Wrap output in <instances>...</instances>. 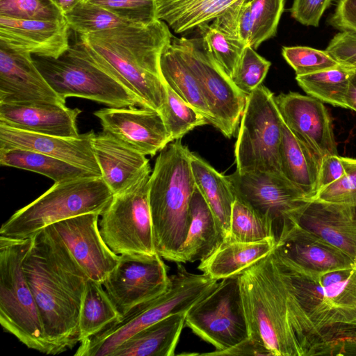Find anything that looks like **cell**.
Listing matches in <instances>:
<instances>
[{
  "mask_svg": "<svg viewBox=\"0 0 356 356\" xmlns=\"http://www.w3.org/2000/svg\"><path fill=\"white\" fill-rule=\"evenodd\" d=\"M22 268L51 355L72 349L80 342L79 314L89 277L51 225L31 236Z\"/></svg>",
  "mask_w": 356,
  "mask_h": 356,
  "instance_id": "obj_1",
  "label": "cell"
},
{
  "mask_svg": "<svg viewBox=\"0 0 356 356\" xmlns=\"http://www.w3.org/2000/svg\"><path fill=\"white\" fill-rule=\"evenodd\" d=\"M238 280L249 337L273 356H309L319 331L284 280L273 251Z\"/></svg>",
  "mask_w": 356,
  "mask_h": 356,
  "instance_id": "obj_2",
  "label": "cell"
},
{
  "mask_svg": "<svg viewBox=\"0 0 356 356\" xmlns=\"http://www.w3.org/2000/svg\"><path fill=\"white\" fill-rule=\"evenodd\" d=\"M172 38L168 24L157 19L79 35L78 42L114 72L147 108L161 112L166 86L160 60Z\"/></svg>",
  "mask_w": 356,
  "mask_h": 356,
  "instance_id": "obj_3",
  "label": "cell"
},
{
  "mask_svg": "<svg viewBox=\"0 0 356 356\" xmlns=\"http://www.w3.org/2000/svg\"><path fill=\"white\" fill-rule=\"evenodd\" d=\"M191 152L180 140L168 143L155 161L149 180V201L157 253L177 263L189 225V206L196 186Z\"/></svg>",
  "mask_w": 356,
  "mask_h": 356,
  "instance_id": "obj_4",
  "label": "cell"
},
{
  "mask_svg": "<svg viewBox=\"0 0 356 356\" xmlns=\"http://www.w3.org/2000/svg\"><path fill=\"white\" fill-rule=\"evenodd\" d=\"M176 273L170 276L168 289L158 297L140 303L97 334L81 342L76 356H111L123 342L142 329L174 314L186 312L209 295L218 280L188 271L177 263Z\"/></svg>",
  "mask_w": 356,
  "mask_h": 356,
  "instance_id": "obj_5",
  "label": "cell"
},
{
  "mask_svg": "<svg viewBox=\"0 0 356 356\" xmlns=\"http://www.w3.org/2000/svg\"><path fill=\"white\" fill-rule=\"evenodd\" d=\"M34 62L58 97H76L109 107L147 105L108 67L92 57L79 42L58 58L33 57Z\"/></svg>",
  "mask_w": 356,
  "mask_h": 356,
  "instance_id": "obj_6",
  "label": "cell"
},
{
  "mask_svg": "<svg viewBox=\"0 0 356 356\" xmlns=\"http://www.w3.org/2000/svg\"><path fill=\"white\" fill-rule=\"evenodd\" d=\"M113 193L102 176L54 184L37 199L15 211L0 229V236L27 238L58 221L88 213L100 216Z\"/></svg>",
  "mask_w": 356,
  "mask_h": 356,
  "instance_id": "obj_7",
  "label": "cell"
},
{
  "mask_svg": "<svg viewBox=\"0 0 356 356\" xmlns=\"http://www.w3.org/2000/svg\"><path fill=\"white\" fill-rule=\"evenodd\" d=\"M31 237L0 236V323L27 348L51 355L38 307L22 265Z\"/></svg>",
  "mask_w": 356,
  "mask_h": 356,
  "instance_id": "obj_8",
  "label": "cell"
},
{
  "mask_svg": "<svg viewBox=\"0 0 356 356\" xmlns=\"http://www.w3.org/2000/svg\"><path fill=\"white\" fill-rule=\"evenodd\" d=\"M273 254L284 280L319 332L334 323L356 322V267L309 274Z\"/></svg>",
  "mask_w": 356,
  "mask_h": 356,
  "instance_id": "obj_9",
  "label": "cell"
},
{
  "mask_svg": "<svg viewBox=\"0 0 356 356\" xmlns=\"http://www.w3.org/2000/svg\"><path fill=\"white\" fill-rule=\"evenodd\" d=\"M283 120L273 93L259 85L247 95L234 145L236 171L281 175Z\"/></svg>",
  "mask_w": 356,
  "mask_h": 356,
  "instance_id": "obj_10",
  "label": "cell"
},
{
  "mask_svg": "<svg viewBox=\"0 0 356 356\" xmlns=\"http://www.w3.org/2000/svg\"><path fill=\"white\" fill-rule=\"evenodd\" d=\"M150 172L113 199L99 222L101 235L116 254H157L149 201Z\"/></svg>",
  "mask_w": 356,
  "mask_h": 356,
  "instance_id": "obj_11",
  "label": "cell"
},
{
  "mask_svg": "<svg viewBox=\"0 0 356 356\" xmlns=\"http://www.w3.org/2000/svg\"><path fill=\"white\" fill-rule=\"evenodd\" d=\"M171 44L196 78L212 116V125L225 137L236 131L247 95L205 51L201 38H174Z\"/></svg>",
  "mask_w": 356,
  "mask_h": 356,
  "instance_id": "obj_12",
  "label": "cell"
},
{
  "mask_svg": "<svg viewBox=\"0 0 356 356\" xmlns=\"http://www.w3.org/2000/svg\"><path fill=\"white\" fill-rule=\"evenodd\" d=\"M185 325L204 341L221 351L249 337L238 275L218 283L186 314Z\"/></svg>",
  "mask_w": 356,
  "mask_h": 356,
  "instance_id": "obj_13",
  "label": "cell"
},
{
  "mask_svg": "<svg viewBox=\"0 0 356 356\" xmlns=\"http://www.w3.org/2000/svg\"><path fill=\"white\" fill-rule=\"evenodd\" d=\"M227 177L236 197L271 223L276 243L297 225L307 199L283 175L235 171Z\"/></svg>",
  "mask_w": 356,
  "mask_h": 356,
  "instance_id": "obj_14",
  "label": "cell"
},
{
  "mask_svg": "<svg viewBox=\"0 0 356 356\" xmlns=\"http://www.w3.org/2000/svg\"><path fill=\"white\" fill-rule=\"evenodd\" d=\"M169 282L167 266L159 254H123L103 286L123 316L134 307L164 293Z\"/></svg>",
  "mask_w": 356,
  "mask_h": 356,
  "instance_id": "obj_15",
  "label": "cell"
},
{
  "mask_svg": "<svg viewBox=\"0 0 356 356\" xmlns=\"http://www.w3.org/2000/svg\"><path fill=\"white\" fill-rule=\"evenodd\" d=\"M275 101L286 126L316 155L338 154L332 119L323 102L292 92L275 96Z\"/></svg>",
  "mask_w": 356,
  "mask_h": 356,
  "instance_id": "obj_16",
  "label": "cell"
},
{
  "mask_svg": "<svg viewBox=\"0 0 356 356\" xmlns=\"http://www.w3.org/2000/svg\"><path fill=\"white\" fill-rule=\"evenodd\" d=\"M99 214L88 213L51 225L88 277L102 283L117 265L120 255L104 241Z\"/></svg>",
  "mask_w": 356,
  "mask_h": 356,
  "instance_id": "obj_17",
  "label": "cell"
},
{
  "mask_svg": "<svg viewBox=\"0 0 356 356\" xmlns=\"http://www.w3.org/2000/svg\"><path fill=\"white\" fill-rule=\"evenodd\" d=\"M103 131L145 156H154L171 143L160 112L147 108L109 107L98 110Z\"/></svg>",
  "mask_w": 356,
  "mask_h": 356,
  "instance_id": "obj_18",
  "label": "cell"
},
{
  "mask_svg": "<svg viewBox=\"0 0 356 356\" xmlns=\"http://www.w3.org/2000/svg\"><path fill=\"white\" fill-rule=\"evenodd\" d=\"M93 131L76 137L37 134L0 124V149L21 148L42 153L102 176L93 148Z\"/></svg>",
  "mask_w": 356,
  "mask_h": 356,
  "instance_id": "obj_19",
  "label": "cell"
},
{
  "mask_svg": "<svg viewBox=\"0 0 356 356\" xmlns=\"http://www.w3.org/2000/svg\"><path fill=\"white\" fill-rule=\"evenodd\" d=\"M65 19L44 21L0 17V47L36 56L58 58L69 44Z\"/></svg>",
  "mask_w": 356,
  "mask_h": 356,
  "instance_id": "obj_20",
  "label": "cell"
},
{
  "mask_svg": "<svg viewBox=\"0 0 356 356\" xmlns=\"http://www.w3.org/2000/svg\"><path fill=\"white\" fill-rule=\"evenodd\" d=\"M273 252L287 264L309 274L356 267L341 250L298 225L277 241Z\"/></svg>",
  "mask_w": 356,
  "mask_h": 356,
  "instance_id": "obj_21",
  "label": "cell"
},
{
  "mask_svg": "<svg viewBox=\"0 0 356 356\" xmlns=\"http://www.w3.org/2000/svg\"><path fill=\"white\" fill-rule=\"evenodd\" d=\"M65 104L36 66L31 54L0 47V104Z\"/></svg>",
  "mask_w": 356,
  "mask_h": 356,
  "instance_id": "obj_22",
  "label": "cell"
},
{
  "mask_svg": "<svg viewBox=\"0 0 356 356\" xmlns=\"http://www.w3.org/2000/svg\"><path fill=\"white\" fill-rule=\"evenodd\" d=\"M297 225L341 250L356 264V205L307 200Z\"/></svg>",
  "mask_w": 356,
  "mask_h": 356,
  "instance_id": "obj_23",
  "label": "cell"
},
{
  "mask_svg": "<svg viewBox=\"0 0 356 356\" xmlns=\"http://www.w3.org/2000/svg\"><path fill=\"white\" fill-rule=\"evenodd\" d=\"M81 113L58 102L0 104V124L37 134L76 137Z\"/></svg>",
  "mask_w": 356,
  "mask_h": 356,
  "instance_id": "obj_24",
  "label": "cell"
},
{
  "mask_svg": "<svg viewBox=\"0 0 356 356\" xmlns=\"http://www.w3.org/2000/svg\"><path fill=\"white\" fill-rule=\"evenodd\" d=\"M92 143L102 177L113 195L151 171L145 155L107 132L95 134Z\"/></svg>",
  "mask_w": 356,
  "mask_h": 356,
  "instance_id": "obj_25",
  "label": "cell"
},
{
  "mask_svg": "<svg viewBox=\"0 0 356 356\" xmlns=\"http://www.w3.org/2000/svg\"><path fill=\"white\" fill-rule=\"evenodd\" d=\"M223 241L216 218L196 186L190 202L188 228L179 250L177 263L202 261Z\"/></svg>",
  "mask_w": 356,
  "mask_h": 356,
  "instance_id": "obj_26",
  "label": "cell"
},
{
  "mask_svg": "<svg viewBox=\"0 0 356 356\" xmlns=\"http://www.w3.org/2000/svg\"><path fill=\"white\" fill-rule=\"evenodd\" d=\"M274 238L257 242L223 241L200 261L198 270L216 280L237 276L269 254L276 245Z\"/></svg>",
  "mask_w": 356,
  "mask_h": 356,
  "instance_id": "obj_27",
  "label": "cell"
},
{
  "mask_svg": "<svg viewBox=\"0 0 356 356\" xmlns=\"http://www.w3.org/2000/svg\"><path fill=\"white\" fill-rule=\"evenodd\" d=\"M322 159L300 142L283 122L280 147V164L282 175L312 199L318 191Z\"/></svg>",
  "mask_w": 356,
  "mask_h": 356,
  "instance_id": "obj_28",
  "label": "cell"
},
{
  "mask_svg": "<svg viewBox=\"0 0 356 356\" xmlns=\"http://www.w3.org/2000/svg\"><path fill=\"white\" fill-rule=\"evenodd\" d=\"M186 312L172 314L142 329L120 345L111 356L175 355Z\"/></svg>",
  "mask_w": 356,
  "mask_h": 356,
  "instance_id": "obj_29",
  "label": "cell"
},
{
  "mask_svg": "<svg viewBox=\"0 0 356 356\" xmlns=\"http://www.w3.org/2000/svg\"><path fill=\"white\" fill-rule=\"evenodd\" d=\"M191 165L195 184L216 217L225 240L229 232L232 211L236 200L232 186L227 175L218 172L192 152Z\"/></svg>",
  "mask_w": 356,
  "mask_h": 356,
  "instance_id": "obj_30",
  "label": "cell"
},
{
  "mask_svg": "<svg viewBox=\"0 0 356 356\" xmlns=\"http://www.w3.org/2000/svg\"><path fill=\"white\" fill-rule=\"evenodd\" d=\"M241 0H156V18L176 33L214 20Z\"/></svg>",
  "mask_w": 356,
  "mask_h": 356,
  "instance_id": "obj_31",
  "label": "cell"
},
{
  "mask_svg": "<svg viewBox=\"0 0 356 356\" xmlns=\"http://www.w3.org/2000/svg\"><path fill=\"white\" fill-rule=\"evenodd\" d=\"M0 164L39 173L54 183L99 176L57 158L21 148L0 149Z\"/></svg>",
  "mask_w": 356,
  "mask_h": 356,
  "instance_id": "obj_32",
  "label": "cell"
},
{
  "mask_svg": "<svg viewBox=\"0 0 356 356\" xmlns=\"http://www.w3.org/2000/svg\"><path fill=\"white\" fill-rule=\"evenodd\" d=\"M160 67L165 83L212 124V116L199 83L171 44L161 55Z\"/></svg>",
  "mask_w": 356,
  "mask_h": 356,
  "instance_id": "obj_33",
  "label": "cell"
},
{
  "mask_svg": "<svg viewBox=\"0 0 356 356\" xmlns=\"http://www.w3.org/2000/svg\"><path fill=\"white\" fill-rule=\"evenodd\" d=\"M103 286L102 283L90 278L86 282L79 320L80 342L122 317Z\"/></svg>",
  "mask_w": 356,
  "mask_h": 356,
  "instance_id": "obj_34",
  "label": "cell"
},
{
  "mask_svg": "<svg viewBox=\"0 0 356 356\" xmlns=\"http://www.w3.org/2000/svg\"><path fill=\"white\" fill-rule=\"evenodd\" d=\"M350 73L351 69L339 65L296 76V80L308 95L332 106L346 108L345 99Z\"/></svg>",
  "mask_w": 356,
  "mask_h": 356,
  "instance_id": "obj_35",
  "label": "cell"
},
{
  "mask_svg": "<svg viewBox=\"0 0 356 356\" xmlns=\"http://www.w3.org/2000/svg\"><path fill=\"white\" fill-rule=\"evenodd\" d=\"M267 238L275 240L271 223L236 197L232 211L229 232L224 241L250 243Z\"/></svg>",
  "mask_w": 356,
  "mask_h": 356,
  "instance_id": "obj_36",
  "label": "cell"
},
{
  "mask_svg": "<svg viewBox=\"0 0 356 356\" xmlns=\"http://www.w3.org/2000/svg\"><path fill=\"white\" fill-rule=\"evenodd\" d=\"M165 86L166 99L160 113L171 142L180 140L197 127L209 124L199 111Z\"/></svg>",
  "mask_w": 356,
  "mask_h": 356,
  "instance_id": "obj_37",
  "label": "cell"
},
{
  "mask_svg": "<svg viewBox=\"0 0 356 356\" xmlns=\"http://www.w3.org/2000/svg\"><path fill=\"white\" fill-rule=\"evenodd\" d=\"M64 16L70 29L79 35L134 24L102 7L86 1L80 3Z\"/></svg>",
  "mask_w": 356,
  "mask_h": 356,
  "instance_id": "obj_38",
  "label": "cell"
},
{
  "mask_svg": "<svg viewBox=\"0 0 356 356\" xmlns=\"http://www.w3.org/2000/svg\"><path fill=\"white\" fill-rule=\"evenodd\" d=\"M198 28L204 49L231 78L247 46L228 37L208 23Z\"/></svg>",
  "mask_w": 356,
  "mask_h": 356,
  "instance_id": "obj_39",
  "label": "cell"
},
{
  "mask_svg": "<svg viewBox=\"0 0 356 356\" xmlns=\"http://www.w3.org/2000/svg\"><path fill=\"white\" fill-rule=\"evenodd\" d=\"M356 356V322L338 323L320 330L309 356Z\"/></svg>",
  "mask_w": 356,
  "mask_h": 356,
  "instance_id": "obj_40",
  "label": "cell"
},
{
  "mask_svg": "<svg viewBox=\"0 0 356 356\" xmlns=\"http://www.w3.org/2000/svg\"><path fill=\"white\" fill-rule=\"evenodd\" d=\"M252 32L249 46L257 49L264 41L274 37L284 9L285 0H249Z\"/></svg>",
  "mask_w": 356,
  "mask_h": 356,
  "instance_id": "obj_41",
  "label": "cell"
},
{
  "mask_svg": "<svg viewBox=\"0 0 356 356\" xmlns=\"http://www.w3.org/2000/svg\"><path fill=\"white\" fill-rule=\"evenodd\" d=\"M270 65V62L257 54L254 49L247 46L230 79L241 92L248 95L261 85Z\"/></svg>",
  "mask_w": 356,
  "mask_h": 356,
  "instance_id": "obj_42",
  "label": "cell"
},
{
  "mask_svg": "<svg viewBox=\"0 0 356 356\" xmlns=\"http://www.w3.org/2000/svg\"><path fill=\"white\" fill-rule=\"evenodd\" d=\"M282 54L296 76L305 75L340 65L325 49L305 46L283 47Z\"/></svg>",
  "mask_w": 356,
  "mask_h": 356,
  "instance_id": "obj_43",
  "label": "cell"
},
{
  "mask_svg": "<svg viewBox=\"0 0 356 356\" xmlns=\"http://www.w3.org/2000/svg\"><path fill=\"white\" fill-rule=\"evenodd\" d=\"M0 17L44 21L65 19L52 0H0Z\"/></svg>",
  "mask_w": 356,
  "mask_h": 356,
  "instance_id": "obj_44",
  "label": "cell"
},
{
  "mask_svg": "<svg viewBox=\"0 0 356 356\" xmlns=\"http://www.w3.org/2000/svg\"><path fill=\"white\" fill-rule=\"evenodd\" d=\"M211 25L228 37L249 46L252 32L249 0H241L213 20Z\"/></svg>",
  "mask_w": 356,
  "mask_h": 356,
  "instance_id": "obj_45",
  "label": "cell"
},
{
  "mask_svg": "<svg viewBox=\"0 0 356 356\" xmlns=\"http://www.w3.org/2000/svg\"><path fill=\"white\" fill-rule=\"evenodd\" d=\"M102 7L132 24H147L157 19L156 0H85Z\"/></svg>",
  "mask_w": 356,
  "mask_h": 356,
  "instance_id": "obj_46",
  "label": "cell"
},
{
  "mask_svg": "<svg viewBox=\"0 0 356 356\" xmlns=\"http://www.w3.org/2000/svg\"><path fill=\"white\" fill-rule=\"evenodd\" d=\"M345 175L320 189L310 200L356 205V159L345 157Z\"/></svg>",
  "mask_w": 356,
  "mask_h": 356,
  "instance_id": "obj_47",
  "label": "cell"
},
{
  "mask_svg": "<svg viewBox=\"0 0 356 356\" xmlns=\"http://www.w3.org/2000/svg\"><path fill=\"white\" fill-rule=\"evenodd\" d=\"M325 50L340 65L356 69V33L339 31L330 40Z\"/></svg>",
  "mask_w": 356,
  "mask_h": 356,
  "instance_id": "obj_48",
  "label": "cell"
},
{
  "mask_svg": "<svg viewBox=\"0 0 356 356\" xmlns=\"http://www.w3.org/2000/svg\"><path fill=\"white\" fill-rule=\"evenodd\" d=\"M332 0H293L291 16L302 25L318 27Z\"/></svg>",
  "mask_w": 356,
  "mask_h": 356,
  "instance_id": "obj_49",
  "label": "cell"
},
{
  "mask_svg": "<svg viewBox=\"0 0 356 356\" xmlns=\"http://www.w3.org/2000/svg\"><path fill=\"white\" fill-rule=\"evenodd\" d=\"M327 23L339 31L356 33V0H336Z\"/></svg>",
  "mask_w": 356,
  "mask_h": 356,
  "instance_id": "obj_50",
  "label": "cell"
},
{
  "mask_svg": "<svg viewBox=\"0 0 356 356\" xmlns=\"http://www.w3.org/2000/svg\"><path fill=\"white\" fill-rule=\"evenodd\" d=\"M346 172L345 157L339 154L324 156L321 163L318 191L340 179L345 175Z\"/></svg>",
  "mask_w": 356,
  "mask_h": 356,
  "instance_id": "obj_51",
  "label": "cell"
},
{
  "mask_svg": "<svg viewBox=\"0 0 356 356\" xmlns=\"http://www.w3.org/2000/svg\"><path fill=\"white\" fill-rule=\"evenodd\" d=\"M202 355H231V356H273L272 353L262 343L250 337L237 345L221 351L203 353Z\"/></svg>",
  "mask_w": 356,
  "mask_h": 356,
  "instance_id": "obj_52",
  "label": "cell"
},
{
  "mask_svg": "<svg viewBox=\"0 0 356 356\" xmlns=\"http://www.w3.org/2000/svg\"><path fill=\"white\" fill-rule=\"evenodd\" d=\"M345 103L346 108L356 112V69H351Z\"/></svg>",
  "mask_w": 356,
  "mask_h": 356,
  "instance_id": "obj_53",
  "label": "cell"
},
{
  "mask_svg": "<svg viewBox=\"0 0 356 356\" xmlns=\"http://www.w3.org/2000/svg\"><path fill=\"white\" fill-rule=\"evenodd\" d=\"M85 0H52L53 3L65 15Z\"/></svg>",
  "mask_w": 356,
  "mask_h": 356,
  "instance_id": "obj_54",
  "label": "cell"
}]
</instances>
